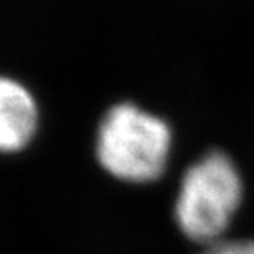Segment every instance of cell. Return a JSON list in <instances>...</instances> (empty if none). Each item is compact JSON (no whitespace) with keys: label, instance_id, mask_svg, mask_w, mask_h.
Segmentation results:
<instances>
[{"label":"cell","instance_id":"obj_1","mask_svg":"<svg viewBox=\"0 0 254 254\" xmlns=\"http://www.w3.org/2000/svg\"><path fill=\"white\" fill-rule=\"evenodd\" d=\"M170 150V126L136 104H115L99 124L97 159L108 173L124 182L157 180L166 170Z\"/></svg>","mask_w":254,"mask_h":254},{"label":"cell","instance_id":"obj_2","mask_svg":"<svg viewBox=\"0 0 254 254\" xmlns=\"http://www.w3.org/2000/svg\"><path fill=\"white\" fill-rule=\"evenodd\" d=\"M242 201V180L226 154L212 150L196 161L180 182L175 219L187 238L215 242Z\"/></svg>","mask_w":254,"mask_h":254},{"label":"cell","instance_id":"obj_3","mask_svg":"<svg viewBox=\"0 0 254 254\" xmlns=\"http://www.w3.org/2000/svg\"><path fill=\"white\" fill-rule=\"evenodd\" d=\"M39 110L27 87L0 76V152H18L37 131Z\"/></svg>","mask_w":254,"mask_h":254},{"label":"cell","instance_id":"obj_4","mask_svg":"<svg viewBox=\"0 0 254 254\" xmlns=\"http://www.w3.org/2000/svg\"><path fill=\"white\" fill-rule=\"evenodd\" d=\"M201 254H254V242L251 240H235L210 246Z\"/></svg>","mask_w":254,"mask_h":254}]
</instances>
